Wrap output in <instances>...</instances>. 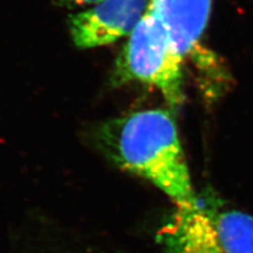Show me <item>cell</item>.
<instances>
[{
    "label": "cell",
    "mask_w": 253,
    "mask_h": 253,
    "mask_svg": "<svg viewBox=\"0 0 253 253\" xmlns=\"http://www.w3.org/2000/svg\"><path fill=\"white\" fill-rule=\"evenodd\" d=\"M96 144L118 167L149 180L177 208L199 204L175 122L164 110L113 118L95 133Z\"/></svg>",
    "instance_id": "obj_1"
},
{
    "label": "cell",
    "mask_w": 253,
    "mask_h": 253,
    "mask_svg": "<svg viewBox=\"0 0 253 253\" xmlns=\"http://www.w3.org/2000/svg\"><path fill=\"white\" fill-rule=\"evenodd\" d=\"M184 60L169 30L150 3L117 56L111 82L114 85L133 82L150 84L176 108L185 98Z\"/></svg>",
    "instance_id": "obj_2"
},
{
    "label": "cell",
    "mask_w": 253,
    "mask_h": 253,
    "mask_svg": "<svg viewBox=\"0 0 253 253\" xmlns=\"http://www.w3.org/2000/svg\"><path fill=\"white\" fill-rule=\"evenodd\" d=\"M164 253H253V216L212 199L177 208L157 232Z\"/></svg>",
    "instance_id": "obj_3"
},
{
    "label": "cell",
    "mask_w": 253,
    "mask_h": 253,
    "mask_svg": "<svg viewBox=\"0 0 253 253\" xmlns=\"http://www.w3.org/2000/svg\"><path fill=\"white\" fill-rule=\"evenodd\" d=\"M151 0H102L70 16L69 30L76 46H104L130 36Z\"/></svg>",
    "instance_id": "obj_4"
},
{
    "label": "cell",
    "mask_w": 253,
    "mask_h": 253,
    "mask_svg": "<svg viewBox=\"0 0 253 253\" xmlns=\"http://www.w3.org/2000/svg\"><path fill=\"white\" fill-rule=\"evenodd\" d=\"M213 0H151L184 59L196 55L208 27Z\"/></svg>",
    "instance_id": "obj_5"
},
{
    "label": "cell",
    "mask_w": 253,
    "mask_h": 253,
    "mask_svg": "<svg viewBox=\"0 0 253 253\" xmlns=\"http://www.w3.org/2000/svg\"><path fill=\"white\" fill-rule=\"evenodd\" d=\"M100 1H102V0H58V2H59L60 5L70 7V9L94 5V4H96Z\"/></svg>",
    "instance_id": "obj_6"
}]
</instances>
